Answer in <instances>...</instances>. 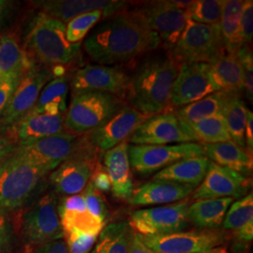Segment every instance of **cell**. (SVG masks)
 <instances>
[{
    "mask_svg": "<svg viewBox=\"0 0 253 253\" xmlns=\"http://www.w3.org/2000/svg\"><path fill=\"white\" fill-rule=\"evenodd\" d=\"M52 72L44 66L34 65L17 83L4 113L0 117V126H9L16 123L34 107Z\"/></svg>",
    "mask_w": 253,
    "mask_h": 253,
    "instance_id": "obj_16",
    "label": "cell"
},
{
    "mask_svg": "<svg viewBox=\"0 0 253 253\" xmlns=\"http://www.w3.org/2000/svg\"><path fill=\"white\" fill-rule=\"evenodd\" d=\"M208 64L219 90L237 95L243 91L242 71L236 54L224 52Z\"/></svg>",
    "mask_w": 253,
    "mask_h": 253,
    "instance_id": "obj_31",
    "label": "cell"
},
{
    "mask_svg": "<svg viewBox=\"0 0 253 253\" xmlns=\"http://www.w3.org/2000/svg\"><path fill=\"white\" fill-rule=\"evenodd\" d=\"M253 220V194L248 193L230 206L222 225L226 230L236 231Z\"/></svg>",
    "mask_w": 253,
    "mask_h": 253,
    "instance_id": "obj_37",
    "label": "cell"
},
{
    "mask_svg": "<svg viewBox=\"0 0 253 253\" xmlns=\"http://www.w3.org/2000/svg\"><path fill=\"white\" fill-rule=\"evenodd\" d=\"M195 188L172 181L152 180L133 190L128 202L133 206L171 205L186 200Z\"/></svg>",
    "mask_w": 253,
    "mask_h": 253,
    "instance_id": "obj_22",
    "label": "cell"
},
{
    "mask_svg": "<svg viewBox=\"0 0 253 253\" xmlns=\"http://www.w3.org/2000/svg\"><path fill=\"white\" fill-rule=\"evenodd\" d=\"M241 28L244 45H249L252 42L253 37V2L252 0L244 1L242 17H241Z\"/></svg>",
    "mask_w": 253,
    "mask_h": 253,
    "instance_id": "obj_42",
    "label": "cell"
},
{
    "mask_svg": "<svg viewBox=\"0 0 253 253\" xmlns=\"http://www.w3.org/2000/svg\"><path fill=\"white\" fill-rule=\"evenodd\" d=\"M209 162L206 156L185 159L158 172L153 179L172 181L196 188L207 174Z\"/></svg>",
    "mask_w": 253,
    "mask_h": 253,
    "instance_id": "obj_27",
    "label": "cell"
},
{
    "mask_svg": "<svg viewBox=\"0 0 253 253\" xmlns=\"http://www.w3.org/2000/svg\"><path fill=\"white\" fill-rule=\"evenodd\" d=\"M132 230V229H131ZM128 253H159L153 250L149 249L147 246H145L143 241L140 239L139 235L132 230V234L130 237L129 242V249Z\"/></svg>",
    "mask_w": 253,
    "mask_h": 253,
    "instance_id": "obj_50",
    "label": "cell"
},
{
    "mask_svg": "<svg viewBox=\"0 0 253 253\" xmlns=\"http://www.w3.org/2000/svg\"><path fill=\"white\" fill-rule=\"evenodd\" d=\"M132 230L126 222L111 223L103 228L90 253H128Z\"/></svg>",
    "mask_w": 253,
    "mask_h": 253,
    "instance_id": "obj_33",
    "label": "cell"
},
{
    "mask_svg": "<svg viewBox=\"0 0 253 253\" xmlns=\"http://www.w3.org/2000/svg\"><path fill=\"white\" fill-rule=\"evenodd\" d=\"M243 5L244 1L241 0H224L223 2L219 28L224 50L230 54H235L244 45L241 28Z\"/></svg>",
    "mask_w": 253,
    "mask_h": 253,
    "instance_id": "obj_28",
    "label": "cell"
},
{
    "mask_svg": "<svg viewBox=\"0 0 253 253\" xmlns=\"http://www.w3.org/2000/svg\"><path fill=\"white\" fill-rule=\"evenodd\" d=\"M233 198L199 200L188 209V219L203 230H216L223 222Z\"/></svg>",
    "mask_w": 253,
    "mask_h": 253,
    "instance_id": "obj_29",
    "label": "cell"
},
{
    "mask_svg": "<svg viewBox=\"0 0 253 253\" xmlns=\"http://www.w3.org/2000/svg\"><path fill=\"white\" fill-rule=\"evenodd\" d=\"M103 12L94 10L81 14L66 24L67 38L72 43H81V41L87 35L91 28L103 18Z\"/></svg>",
    "mask_w": 253,
    "mask_h": 253,
    "instance_id": "obj_38",
    "label": "cell"
},
{
    "mask_svg": "<svg viewBox=\"0 0 253 253\" xmlns=\"http://www.w3.org/2000/svg\"><path fill=\"white\" fill-rule=\"evenodd\" d=\"M128 144L125 141L104 153L103 163L111 182V191L118 199L129 200L134 190L128 157Z\"/></svg>",
    "mask_w": 253,
    "mask_h": 253,
    "instance_id": "obj_21",
    "label": "cell"
},
{
    "mask_svg": "<svg viewBox=\"0 0 253 253\" xmlns=\"http://www.w3.org/2000/svg\"><path fill=\"white\" fill-rule=\"evenodd\" d=\"M12 231L6 214L0 209V253H12Z\"/></svg>",
    "mask_w": 253,
    "mask_h": 253,
    "instance_id": "obj_43",
    "label": "cell"
},
{
    "mask_svg": "<svg viewBox=\"0 0 253 253\" xmlns=\"http://www.w3.org/2000/svg\"><path fill=\"white\" fill-rule=\"evenodd\" d=\"M245 145L246 150L253 155V114L252 111L247 112V121L245 126Z\"/></svg>",
    "mask_w": 253,
    "mask_h": 253,
    "instance_id": "obj_49",
    "label": "cell"
},
{
    "mask_svg": "<svg viewBox=\"0 0 253 253\" xmlns=\"http://www.w3.org/2000/svg\"><path fill=\"white\" fill-rule=\"evenodd\" d=\"M235 232V243L237 244V247L241 248L250 244L253 239V220L248 222Z\"/></svg>",
    "mask_w": 253,
    "mask_h": 253,
    "instance_id": "obj_47",
    "label": "cell"
},
{
    "mask_svg": "<svg viewBox=\"0 0 253 253\" xmlns=\"http://www.w3.org/2000/svg\"><path fill=\"white\" fill-rule=\"evenodd\" d=\"M49 172L15 149L0 162V209L6 215L26 206Z\"/></svg>",
    "mask_w": 253,
    "mask_h": 253,
    "instance_id": "obj_4",
    "label": "cell"
},
{
    "mask_svg": "<svg viewBox=\"0 0 253 253\" xmlns=\"http://www.w3.org/2000/svg\"><path fill=\"white\" fill-rule=\"evenodd\" d=\"M64 119L65 115L48 116L27 114L16 123L9 126V128L18 145L66 132Z\"/></svg>",
    "mask_w": 253,
    "mask_h": 253,
    "instance_id": "obj_24",
    "label": "cell"
},
{
    "mask_svg": "<svg viewBox=\"0 0 253 253\" xmlns=\"http://www.w3.org/2000/svg\"><path fill=\"white\" fill-rule=\"evenodd\" d=\"M16 146L17 143L11 134L9 126H0V162L7 158Z\"/></svg>",
    "mask_w": 253,
    "mask_h": 253,
    "instance_id": "obj_44",
    "label": "cell"
},
{
    "mask_svg": "<svg viewBox=\"0 0 253 253\" xmlns=\"http://www.w3.org/2000/svg\"><path fill=\"white\" fill-rule=\"evenodd\" d=\"M196 140L202 144H216L232 141L223 116L206 118L189 125Z\"/></svg>",
    "mask_w": 253,
    "mask_h": 253,
    "instance_id": "obj_35",
    "label": "cell"
},
{
    "mask_svg": "<svg viewBox=\"0 0 253 253\" xmlns=\"http://www.w3.org/2000/svg\"><path fill=\"white\" fill-rule=\"evenodd\" d=\"M134 145H164L195 143L190 126L173 112H164L146 118L127 139Z\"/></svg>",
    "mask_w": 253,
    "mask_h": 253,
    "instance_id": "obj_11",
    "label": "cell"
},
{
    "mask_svg": "<svg viewBox=\"0 0 253 253\" xmlns=\"http://www.w3.org/2000/svg\"><path fill=\"white\" fill-rule=\"evenodd\" d=\"M69 92L68 78L62 75L54 77L45 84L41 92L36 104L27 114L58 116L67 112Z\"/></svg>",
    "mask_w": 253,
    "mask_h": 253,
    "instance_id": "obj_30",
    "label": "cell"
},
{
    "mask_svg": "<svg viewBox=\"0 0 253 253\" xmlns=\"http://www.w3.org/2000/svg\"><path fill=\"white\" fill-rule=\"evenodd\" d=\"M19 80L0 82V117L7 107Z\"/></svg>",
    "mask_w": 253,
    "mask_h": 253,
    "instance_id": "obj_46",
    "label": "cell"
},
{
    "mask_svg": "<svg viewBox=\"0 0 253 253\" xmlns=\"http://www.w3.org/2000/svg\"><path fill=\"white\" fill-rule=\"evenodd\" d=\"M180 68L170 54L143 64L130 78L127 89L132 107L147 117L167 112Z\"/></svg>",
    "mask_w": 253,
    "mask_h": 253,
    "instance_id": "obj_2",
    "label": "cell"
},
{
    "mask_svg": "<svg viewBox=\"0 0 253 253\" xmlns=\"http://www.w3.org/2000/svg\"><path fill=\"white\" fill-rule=\"evenodd\" d=\"M82 145L83 139H78V136L62 132L20 144L15 151L28 162L50 172L78 153Z\"/></svg>",
    "mask_w": 253,
    "mask_h": 253,
    "instance_id": "obj_10",
    "label": "cell"
},
{
    "mask_svg": "<svg viewBox=\"0 0 253 253\" xmlns=\"http://www.w3.org/2000/svg\"><path fill=\"white\" fill-rule=\"evenodd\" d=\"M224 52L219 24L208 26L188 20L170 55L179 65L210 63Z\"/></svg>",
    "mask_w": 253,
    "mask_h": 253,
    "instance_id": "obj_7",
    "label": "cell"
},
{
    "mask_svg": "<svg viewBox=\"0 0 253 253\" xmlns=\"http://www.w3.org/2000/svg\"><path fill=\"white\" fill-rule=\"evenodd\" d=\"M219 90L208 63L184 64L172 84L169 108L180 109Z\"/></svg>",
    "mask_w": 253,
    "mask_h": 253,
    "instance_id": "obj_15",
    "label": "cell"
},
{
    "mask_svg": "<svg viewBox=\"0 0 253 253\" xmlns=\"http://www.w3.org/2000/svg\"><path fill=\"white\" fill-rule=\"evenodd\" d=\"M83 193L92 217L102 226H106L109 218L108 207L102 194L93 187L90 182L87 184Z\"/></svg>",
    "mask_w": 253,
    "mask_h": 253,
    "instance_id": "obj_39",
    "label": "cell"
},
{
    "mask_svg": "<svg viewBox=\"0 0 253 253\" xmlns=\"http://www.w3.org/2000/svg\"><path fill=\"white\" fill-rule=\"evenodd\" d=\"M230 93L217 91L202 100L178 109L175 114L183 122L190 125L206 118L223 116Z\"/></svg>",
    "mask_w": 253,
    "mask_h": 253,
    "instance_id": "obj_32",
    "label": "cell"
},
{
    "mask_svg": "<svg viewBox=\"0 0 253 253\" xmlns=\"http://www.w3.org/2000/svg\"><path fill=\"white\" fill-rule=\"evenodd\" d=\"M143 243L159 253H201L221 247L225 235L217 230L180 231L153 236L139 235Z\"/></svg>",
    "mask_w": 253,
    "mask_h": 253,
    "instance_id": "obj_13",
    "label": "cell"
},
{
    "mask_svg": "<svg viewBox=\"0 0 253 253\" xmlns=\"http://www.w3.org/2000/svg\"><path fill=\"white\" fill-rule=\"evenodd\" d=\"M57 212L63 232L77 231L84 234L100 235L104 228L91 216L83 192L59 198Z\"/></svg>",
    "mask_w": 253,
    "mask_h": 253,
    "instance_id": "obj_23",
    "label": "cell"
},
{
    "mask_svg": "<svg viewBox=\"0 0 253 253\" xmlns=\"http://www.w3.org/2000/svg\"><path fill=\"white\" fill-rule=\"evenodd\" d=\"M28 253H69L64 239H59L54 242L42 245L29 250Z\"/></svg>",
    "mask_w": 253,
    "mask_h": 253,
    "instance_id": "obj_48",
    "label": "cell"
},
{
    "mask_svg": "<svg viewBox=\"0 0 253 253\" xmlns=\"http://www.w3.org/2000/svg\"><path fill=\"white\" fill-rule=\"evenodd\" d=\"M63 239L69 253H90L99 235L77 231L63 232Z\"/></svg>",
    "mask_w": 253,
    "mask_h": 253,
    "instance_id": "obj_40",
    "label": "cell"
},
{
    "mask_svg": "<svg viewBox=\"0 0 253 253\" xmlns=\"http://www.w3.org/2000/svg\"><path fill=\"white\" fill-rule=\"evenodd\" d=\"M126 1L117 0H52L37 2L41 12L63 24L69 23L73 18L94 10L103 12V19L125 9Z\"/></svg>",
    "mask_w": 253,
    "mask_h": 253,
    "instance_id": "obj_20",
    "label": "cell"
},
{
    "mask_svg": "<svg viewBox=\"0 0 253 253\" xmlns=\"http://www.w3.org/2000/svg\"><path fill=\"white\" fill-rule=\"evenodd\" d=\"M147 118L132 106H123L104 124L87 132L84 140L96 152L105 153L125 142Z\"/></svg>",
    "mask_w": 253,
    "mask_h": 253,
    "instance_id": "obj_17",
    "label": "cell"
},
{
    "mask_svg": "<svg viewBox=\"0 0 253 253\" xmlns=\"http://www.w3.org/2000/svg\"><path fill=\"white\" fill-rule=\"evenodd\" d=\"M130 78L118 67L87 65L78 70L72 80L73 94L82 92H103L115 96L128 89Z\"/></svg>",
    "mask_w": 253,
    "mask_h": 253,
    "instance_id": "obj_19",
    "label": "cell"
},
{
    "mask_svg": "<svg viewBox=\"0 0 253 253\" xmlns=\"http://www.w3.org/2000/svg\"><path fill=\"white\" fill-rule=\"evenodd\" d=\"M89 182L100 193L111 190V182L108 174L104 169H99V164L92 173Z\"/></svg>",
    "mask_w": 253,
    "mask_h": 253,
    "instance_id": "obj_45",
    "label": "cell"
},
{
    "mask_svg": "<svg viewBox=\"0 0 253 253\" xmlns=\"http://www.w3.org/2000/svg\"><path fill=\"white\" fill-rule=\"evenodd\" d=\"M224 0L190 1L185 9L187 20L208 26L219 24Z\"/></svg>",
    "mask_w": 253,
    "mask_h": 253,
    "instance_id": "obj_36",
    "label": "cell"
},
{
    "mask_svg": "<svg viewBox=\"0 0 253 253\" xmlns=\"http://www.w3.org/2000/svg\"><path fill=\"white\" fill-rule=\"evenodd\" d=\"M190 1H156L140 9L145 21L161 41V45L172 50L186 25L185 9Z\"/></svg>",
    "mask_w": 253,
    "mask_h": 253,
    "instance_id": "obj_12",
    "label": "cell"
},
{
    "mask_svg": "<svg viewBox=\"0 0 253 253\" xmlns=\"http://www.w3.org/2000/svg\"><path fill=\"white\" fill-rule=\"evenodd\" d=\"M96 151L83 138L80 151L61 163L50 174L56 193L71 196L82 193L90 181L96 166Z\"/></svg>",
    "mask_w": 253,
    "mask_h": 253,
    "instance_id": "obj_14",
    "label": "cell"
},
{
    "mask_svg": "<svg viewBox=\"0 0 253 253\" xmlns=\"http://www.w3.org/2000/svg\"><path fill=\"white\" fill-rule=\"evenodd\" d=\"M123 107L118 96L103 92H82L73 94L65 114V131L82 135L104 124Z\"/></svg>",
    "mask_w": 253,
    "mask_h": 253,
    "instance_id": "obj_5",
    "label": "cell"
},
{
    "mask_svg": "<svg viewBox=\"0 0 253 253\" xmlns=\"http://www.w3.org/2000/svg\"><path fill=\"white\" fill-rule=\"evenodd\" d=\"M6 7H7V1L0 0V17L2 16V14H3L4 10L6 9Z\"/></svg>",
    "mask_w": 253,
    "mask_h": 253,
    "instance_id": "obj_52",
    "label": "cell"
},
{
    "mask_svg": "<svg viewBox=\"0 0 253 253\" xmlns=\"http://www.w3.org/2000/svg\"><path fill=\"white\" fill-rule=\"evenodd\" d=\"M250 179L239 172L209 162L203 182L192 192V199H240L247 195Z\"/></svg>",
    "mask_w": 253,
    "mask_h": 253,
    "instance_id": "obj_18",
    "label": "cell"
},
{
    "mask_svg": "<svg viewBox=\"0 0 253 253\" xmlns=\"http://www.w3.org/2000/svg\"><path fill=\"white\" fill-rule=\"evenodd\" d=\"M188 200L163 207L134 211L129 218V227L138 235H163L183 231L188 226Z\"/></svg>",
    "mask_w": 253,
    "mask_h": 253,
    "instance_id": "obj_9",
    "label": "cell"
},
{
    "mask_svg": "<svg viewBox=\"0 0 253 253\" xmlns=\"http://www.w3.org/2000/svg\"><path fill=\"white\" fill-rule=\"evenodd\" d=\"M199 156H205V153L203 145L197 143L128 146L130 166L142 175L160 172L173 163Z\"/></svg>",
    "mask_w": 253,
    "mask_h": 253,
    "instance_id": "obj_8",
    "label": "cell"
},
{
    "mask_svg": "<svg viewBox=\"0 0 253 253\" xmlns=\"http://www.w3.org/2000/svg\"><path fill=\"white\" fill-rule=\"evenodd\" d=\"M34 65L17 37L7 35L0 39V82L19 80Z\"/></svg>",
    "mask_w": 253,
    "mask_h": 253,
    "instance_id": "obj_25",
    "label": "cell"
},
{
    "mask_svg": "<svg viewBox=\"0 0 253 253\" xmlns=\"http://www.w3.org/2000/svg\"><path fill=\"white\" fill-rule=\"evenodd\" d=\"M248 108L237 94H230L223 117L226 119L231 140L242 148L245 145V126Z\"/></svg>",
    "mask_w": 253,
    "mask_h": 253,
    "instance_id": "obj_34",
    "label": "cell"
},
{
    "mask_svg": "<svg viewBox=\"0 0 253 253\" xmlns=\"http://www.w3.org/2000/svg\"><path fill=\"white\" fill-rule=\"evenodd\" d=\"M55 192L41 196L22 213L20 234L28 251L63 239V229L57 212Z\"/></svg>",
    "mask_w": 253,
    "mask_h": 253,
    "instance_id": "obj_6",
    "label": "cell"
},
{
    "mask_svg": "<svg viewBox=\"0 0 253 253\" xmlns=\"http://www.w3.org/2000/svg\"><path fill=\"white\" fill-rule=\"evenodd\" d=\"M104 19L84 43L91 59L100 65L126 63L161 46L140 9H121Z\"/></svg>",
    "mask_w": 253,
    "mask_h": 253,
    "instance_id": "obj_1",
    "label": "cell"
},
{
    "mask_svg": "<svg viewBox=\"0 0 253 253\" xmlns=\"http://www.w3.org/2000/svg\"><path fill=\"white\" fill-rule=\"evenodd\" d=\"M241 66L243 91L251 102L253 100V52L249 46L243 45L236 53Z\"/></svg>",
    "mask_w": 253,
    "mask_h": 253,
    "instance_id": "obj_41",
    "label": "cell"
},
{
    "mask_svg": "<svg viewBox=\"0 0 253 253\" xmlns=\"http://www.w3.org/2000/svg\"><path fill=\"white\" fill-rule=\"evenodd\" d=\"M80 46L69 42L65 24L40 12L33 20L24 49L33 63L49 68L72 62Z\"/></svg>",
    "mask_w": 253,
    "mask_h": 253,
    "instance_id": "obj_3",
    "label": "cell"
},
{
    "mask_svg": "<svg viewBox=\"0 0 253 253\" xmlns=\"http://www.w3.org/2000/svg\"><path fill=\"white\" fill-rule=\"evenodd\" d=\"M227 253L226 249L223 248V247H218L216 249H213V250H210L208 252H205V253Z\"/></svg>",
    "mask_w": 253,
    "mask_h": 253,
    "instance_id": "obj_51",
    "label": "cell"
},
{
    "mask_svg": "<svg viewBox=\"0 0 253 253\" xmlns=\"http://www.w3.org/2000/svg\"><path fill=\"white\" fill-rule=\"evenodd\" d=\"M205 156L212 163L249 176L253 172V155L245 148L227 141L216 144H201Z\"/></svg>",
    "mask_w": 253,
    "mask_h": 253,
    "instance_id": "obj_26",
    "label": "cell"
}]
</instances>
